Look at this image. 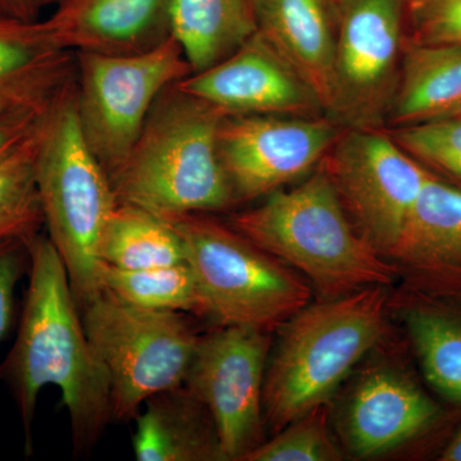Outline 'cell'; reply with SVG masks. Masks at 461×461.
<instances>
[{"mask_svg": "<svg viewBox=\"0 0 461 461\" xmlns=\"http://www.w3.org/2000/svg\"><path fill=\"white\" fill-rule=\"evenodd\" d=\"M45 112L0 115V163L5 162L36 131Z\"/></svg>", "mask_w": 461, "mask_h": 461, "instance_id": "30", "label": "cell"}, {"mask_svg": "<svg viewBox=\"0 0 461 461\" xmlns=\"http://www.w3.org/2000/svg\"><path fill=\"white\" fill-rule=\"evenodd\" d=\"M191 72L175 36L140 54L76 53L78 123L109 180L122 168L160 94Z\"/></svg>", "mask_w": 461, "mask_h": 461, "instance_id": "8", "label": "cell"}, {"mask_svg": "<svg viewBox=\"0 0 461 461\" xmlns=\"http://www.w3.org/2000/svg\"><path fill=\"white\" fill-rule=\"evenodd\" d=\"M386 305L384 286L366 287L308 304L281 326L263 387L264 423L273 432L329 402L381 339Z\"/></svg>", "mask_w": 461, "mask_h": 461, "instance_id": "4", "label": "cell"}, {"mask_svg": "<svg viewBox=\"0 0 461 461\" xmlns=\"http://www.w3.org/2000/svg\"><path fill=\"white\" fill-rule=\"evenodd\" d=\"M173 0H59L44 21L72 53L108 56L156 50L172 32Z\"/></svg>", "mask_w": 461, "mask_h": 461, "instance_id": "15", "label": "cell"}, {"mask_svg": "<svg viewBox=\"0 0 461 461\" xmlns=\"http://www.w3.org/2000/svg\"><path fill=\"white\" fill-rule=\"evenodd\" d=\"M223 117L177 84L167 87L122 168L112 177L118 203L165 218L232 208L235 196L218 151Z\"/></svg>", "mask_w": 461, "mask_h": 461, "instance_id": "3", "label": "cell"}, {"mask_svg": "<svg viewBox=\"0 0 461 461\" xmlns=\"http://www.w3.org/2000/svg\"><path fill=\"white\" fill-rule=\"evenodd\" d=\"M29 285L16 339L0 379L7 384L32 454V424L39 395L56 386L68 411L75 454L89 453L112 420L108 373L94 350L68 275L48 236L26 240Z\"/></svg>", "mask_w": 461, "mask_h": 461, "instance_id": "1", "label": "cell"}, {"mask_svg": "<svg viewBox=\"0 0 461 461\" xmlns=\"http://www.w3.org/2000/svg\"><path fill=\"white\" fill-rule=\"evenodd\" d=\"M384 130L427 171L461 190V115Z\"/></svg>", "mask_w": 461, "mask_h": 461, "instance_id": "26", "label": "cell"}, {"mask_svg": "<svg viewBox=\"0 0 461 461\" xmlns=\"http://www.w3.org/2000/svg\"><path fill=\"white\" fill-rule=\"evenodd\" d=\"M450 115H461V107L457 108L456 111L453 112ZM447 117V115H446Z\"/></svg>", "mask_w": 461, "mask_h": 461, "instance_id": "34", "label": "cell"}, {"mask_svg": "<svg viewBox=\"0 0 461 461\" xmlns=\"http://www.w3.org/2000/svg\"><path fill=\"white\" fill-rule=\"evenodd\" d=\"M30 256L26 240L0 241V342L7 336L14 318V297L18 282L29 272Z\"/></svg>", "mask_w": 461, "mask_h": 461, "instance_id": "29", "label": "cell"}, {"mask_svg": "<svg viewBox=\"0 0 461 461\" xmlns=\"http://www.w3.org/2000/svg\"><path fill=\"white\" fill-rule=\"evenodd\" d=\"M344 129L329 115H224L218 151L236 204L313 172Z\"/></svg>", "mask_w": 461, "mask_h": 461, "instance_id": "12", "label": "cell"}, {"mask_svg": "<svg viewBox=\"0 0 461 461\" xmlns=\"http://www.w3.org/2000/svg\"><path fill=\"white\" fill-rule=\"evenodd\" d=\"M438 411L411 378L379 369L355 388L345 418L346 438L357 456H375L424 432Z\"/></svg>", "mask_w": 461, "mask_h": 461, "instance_id": "17", "label": "cell"}, {"mask_svg": "<svg viewBox=\"0 0 461 461\" xmlns=\"http://www.w3.org/2000/svg\"><path fill=\"white\" fill-rule=\"evenodd\" d=\"M165 218V217H163ZM180 233L208 318L218 326L271 332L311 302L312 288L291 267L209 213L166 217Z\"/></svg>", "mask_w": 461, "mask_h": 461, "instance_id": "6", "label": "cell"}, {"mask_svg": "<svg viewBox=\"0 0 461 461\" xmlns=\"http://www.w3.org/2000/svg\"><path fill=\"white\" fill-rule=\"evenodd\" d=\"M405 323L427 381L446 399L461 402V321L418 306L408 311Z\"/></svg>", "mask_w": 461, "mask_h": 461, "instance_id": "24", "label": "cell"}, {"mask_svg": "<svg viewBox=\"0 0 461 461\" xmlns=\"http://www.w3.org/2000/svg\"><path fill=\"white\" fill-rule=\"evenodd\" d=\"M461 107V44L406 41L386 129L436 120Z\"/></svg>", "mask_w": 461, "mask_h": 461, "instance_id": "20", "label": "cell"}, {"mask_svg": "<svg viewBox=\"0 0 461 461\" xmlns=\"http://www.w3.org/2000/svg\"><path fill=\"white\" fill-rule=\"evenodd\" d=\"M59 0H36L39 8L45 7V5H56Z\"/></svg>", "mask_w": 461, "mask_h": 461, "instance_id": "33", "label": "cell"}, {"mask_svg": "<svg viewBox=\"0 0 461 461\" xmlns=\"http://www.w3.org/2000/svg\"><path fill=\"white\" fill-rule=\"evenodd\" d=\"M257 32L254 0H173V36L193 72L217 65Z\"/></svg>", "mask_w": 461, "mask_h": 461, "instance_id": "21", "label": "cell"}, {"mask_svg": "<svg viewBox=\"0 0 461 461\" xmlns=\"http://www.w3.org/2000/svg\"><path fill=\"white\" fill-rule=\"evenodd\" d=\"M224 115H327L311 85L257 32L229 57L178 81Z\"/></svg>", "mask_w": 461, "mask_h": 461, "instance_id": "13", "label": "cell"}, {"mask_svg": "<svg viewBox=\"0 0 461 461\" xmlns=\"http://www.w3.org/2000/svg\"><path fill=\"white\" fill-rule=\"evenodd\" d=\"M99 262L138 271L186 262L180 233L166 218L141 206L118 203L98 247Z\"/></svg>", "mask_w": 461, "mask_h": 461, "instance_id": "22", "label": "cell"}, {"mask_svg": "<svg viewBox=\"0 0 461 461\" xmlns=\"http://www.w3.org/2000/svg\"><path fill=\"white\" fill-rule=\"evenodd\" d=\"M98 280L102 290L129 304L208 317L204 296L187 262L138 271L99 262Z\"/></svg>", "mask_w": 461, "mask_h": 461, "instance_id": "23", "label": "cell"}, {"mask_svg": "<svg viewBox=\"0 0 461 461\" xmlns=\"http://www.w3.org/2000/svg\"><path fill=\"white\" fill-rule=\"evenodd\" d=\"M408 41L461 44V0H406Z\"/></svg>", "mask_w": 461, "mask_h": 461, "instance_id": "28", "label": "cell"}, {"mask_svg": "<svg viewBox=\"0 0 461 461\" xmlns=\"http://www.w3.org/2000/svg\"><path fill=\"white\" fill-rule=\"evenodd\" d=\"M441 460L461 461V429L451 439L450 444L446 446L444 453L441 455Z\"/></svg>", "mask_w": 461, "mask_h": 461, "instance_id": "32", "label": "cell"}, {"mask_svg": "<svg viewBox=\"0 0 461 461\" xmlns=\"http://www.w3.org/2000/svg\"><path fill=\"white\" fill-rule=\"evenodd\" d=\"M324 406L306 412L254 448L244 461H336L341 459L327 429Z\"/></svg>", "mask_w": 461, "mask_h": 461, "instance_id": "27", "label": "cell"}, {"mask_svg": "<svg viewBox=\"0 0 461 461\" xmlns=\"http://www.w3.org/2000/svg\"><path fill=\"white\" fill-rule=\"evenodd\" d=\"M269 332L218 326L200 336L184 384L213 418L227 461H244L263 444V387Z\"/></svg>", "mask_w": 461, "mask_h": 461, "instance_id": "11", "label": "cell"}, {"mask_svg": "<svg viewBox=\"0 0 461 461\" xmlns=\"http://www.w3.org/2000/svg\"><path fill=\"white\" fill-rule=\"evenodd\" d=\"M0 11L23 20L35 21L39 5L36 0H0Z\"/></svg>", "mask_w": 461, "mask_h": 461, "instance_id": "31", "label": "cell"}, {"mask_svg": "<svg viewBox=\"0 0 461 461\" xmlns=\"http://www.w3.org/2000/svg\"><path fill=\"white\" fill-rule=\"evenodd\" d=\"M387 259L418 290L461 297V190L430 176Z\"/></svg>", "mask_w": 461, "mask_h": 461, "instance_id": "14", "label": "cell"}, {"mask_svg": "<svg viewBox=\"0 0 461 461\" xmlns=\"http://www.w3.org/2000/svg\"><path fill=\"white\" fill-rule=\"evenodd\" d=\"M81 318L108 373L112 420H131L151 396L184 384L202 336L189 314L140 308L102 290Z\"/></svg>", "mask_w": 461, "mask_h": 461, "instance_id": "7", "label": "cell"}, {"mask_svg": "<svg viewBox=\"0 0 461 461\" xmlns=\"http://www.w3.org/2000/svg\"><path fill=\"white\" fill-rule=\"evenodd\" d=\"M258 32L311 85L329 114L338 39L336 0H254Z\"/></svg>", "mask_w": 461, "mask_h": 461, "instance_id": "18", "label": "cell"}, {"mask_svg": "<svg viewBox=\"0 0 461 461\" xmlns=\"http://www.w3.org/2000/svg\"><path fill=\"white\" fill-rule=\"evenodd\" d=\"M76 80V54L44 21L0 11V115L45 112Z\"/></svg>", "mask_w": 461, "mask_h": 461, "instance_id": "16", "label": "cell"}, {"mask_svg": "<svg viewBox=\"0 0 461 461\" xmlns=\"http://www.w3.org/2000/svg\"><path fill=\"white\" fill-rule=\"evenodd\" d=\"M35 178L47 236L65 264L81 312L102 291L98 280L100 236L118 200L107 172L81 131L75 84L42 117Z\"/></svg>", "mask_w": 461, "mask_h": 461, "instance_id": "5", "label": "cell"}, {"mask_svg": "<svg viewBox=\"0 0 461 461\" xmlns=\"http://www.w3.org/2000/svg\"><path fill=\"white\" fill-rule=\"evenodd\" d=\"M321 166L355 229L387 259L432 173L386 130H342Z\"/></svg>", "mask_w": 461, "mask_h": 461, "instance_id": "10", "label": "cell"}, {"mask_svg": "<svg viewBox=\"0 0 461 461\" xmlns=\"http://www.w3.org/2000/svg\"><path fill=\"white\" fill-rule=\"evenodd\" d=\"M144 405L135 417L136 460H224L211 412L185 384L151 396Z\"/></svg>", "mask_w": 461, "mask_h": 461, "instance_id": "19", "label": "cell"}, {"mask_svg": "<svg viewBox=\"0 0 461 461\" xmlns=\"http://www.w3.org/2000/svg\"><path fill=\"white\" fill-rule=\"evenodd\" d=\"M39 129L41 124L12 156L0 163V241L29 240L44 227L35 178Z\"/></svg>", "mask_w": 461, "mask_h": 461, "instance_id": "25", "label": "cell"}, {"mask_svg": "<svg viewBox=\"0 0 461 461\" xmlns=\"http://www.w3.org/2000/svg\"><path fill=\"white\" fill-rule=\"evenodd\" d=\"M257 247L302 272L321 300L388 286L399 272L359 235L321 165L290 190L230 215L229 222Z\"/></svg>", "mask_w": 461, "mask_h": 461, "instance_id": "2", "label": "cell"}, {"mask_svg": "<svg viewBox=\"0 0 461 461\" xmlns=\"http://www.w3.org/2000/svg\"><path fill=\"white\" fill-rule=\"evenodd\" d=\"M333 93L329 117L345 129H386L399 85L406 0H336Z\"/></svg>", "mask_w": 461, "mask_h": 461, "instance_id": "9", "label": "cell"}]
</instances>
